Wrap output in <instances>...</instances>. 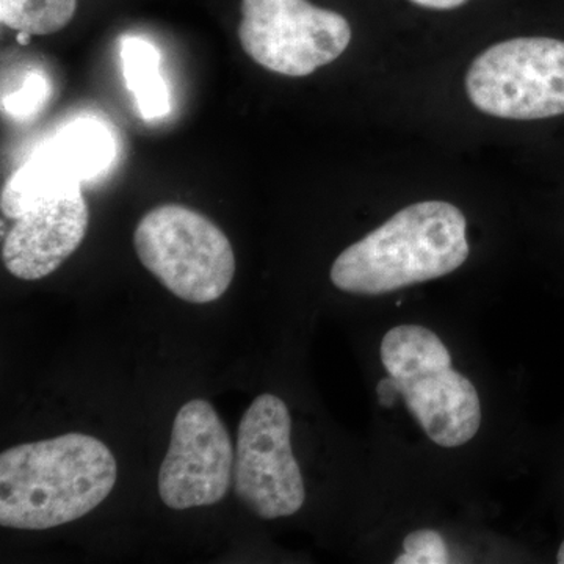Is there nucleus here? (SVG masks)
<instances>
[{
  "instance_id": "9d476101",
  "label": "nucleus",
  "mask_w": 564,
  "mask_h": 564,
  "mask_svg": "<svg viewBox=\"0 0 564 564\" xmlns=\"http://www.w3.org/2000/svg\"><path fill=\"white\" fill-rule=\"evenodd\" d=\"M90 209L82 188L36 203L3 237L7 272L22 281L50 276L87 236Z\"/></svg>"
},
{
  "instance_id": "f8f14e48",
  "label": "nucleus",
  "mask_w": 564,
  "mask_h": 564,
  "mask_svg": "<svg viewBox=\"0 0 564 564\" xmlns=\"http://www.w3.org/2000/svg\"><path fill=\"white\" fill-rule=\"evenodd\" d=\"M77 0H0V21L11 31L52 35L73 21Z\"/></svg>"
},
{
  "instance_id": "20e7f679",
  "label": "nucleus",
  "mask_w": 564,
  "mask_h": 564,
  "mask_svg": "<svg viewBox=\"0 0 564 564\" xmlns=\"http://www.w3.org/2000/svg\"><path fill=\"white\" fill-rule=\"evenodd\" d=\"M133 248L144 269L187 303L217 302L236 274L228 236L209 218L181 204L148 212L133 232Z\"/></svg>"
},
{
  "instance_id": "9b49d317",
  "label": "nucleus",
  "mask_w": 564,
  "mask_h": 564,
  "mask_svg": "<svg viewBox=\"0 0 564 564\" xmlns=\"http://www.w3.org/2000/svg\"><path fill=\"white\" fill-rule=\"evenodd\" d=\"M122 76L135 99L144 120H158L172 110L170 91L161 74V54L158 47L141 36L121 39Z\"/></svg>"
},
{
  "instance_id": "6e6552de",
  "label": "nucleus",
  "mask_w": 564,
  "mask_h": 564,
  "mask_svg": "<svg viewBox=\"0 0 564 564\" xmlns=\"http://www.w3.org/2000/svg\"><path fill=\"white\" fill-rule=\"evenodd\" d=\"M234 455L228 429L209 402L182 404L159 470L162 502L177 511L220 502L231 488Z\"/></svg>"
},
{
  "instance_id": "dca6fc26",
  "label": "nucleus",
  "mask_w": 564,
  "mask_h": 564,
  "mask_svg": "<svg viewBox=\"0 0 564 564\" xmlns=\"http://www.w3.org/2000/svg\"><path fill=\"white\" fill-rule=\"evenodd\" d=\"M32 35H29V33L25 32H18V41L22 44V46H25V44H29V40H31Z\"/></svg>"
},
{
  "instance_id": "f3484780",
  "label": "nucleus",
  "mask_w": 564,
  "mask_h": 564,
  "mask_svg": "<svg viewBox=\"0 0 564 564\" xmlns=\"http://www.w3.org/2000/svg\"><path fill=\"white\" fill-rule=\"evenodd\" d=\"M556 562L560 564H564V541L562 545H560L558 555H556Z\"/></svg>"
},
{
  "instance_id": "0eeeda50",
  "label": "nucleus",
  "mask_w": 564,
  "mask_h": 564,
  "mask_svg": "<svg viewBox=\"0 0 564 564\" xmlns=\"http://www.w3.org/2000/svg\"><path fill=\"white\" fill-rule=\"evenodd\" d=\"M291 436L288 404L273 393L256 397L237 430L234 489L248 510L269 521L299 513L306 499Z\"/></svg>"
},
{
  "instance_id": "f257e3e1",
  "label": "nucleus",
  "mask_w": 564,
  "mask_h": 564,
  "mask_svg": "<svg viewBox=\"0 0 564 564\" xmlns=\"http://www.w3.org/2000/svg\"><path fill=\"white\" fill-rule=\"evenodd\" d=\"M118 466L98 437L66 433L0 455V525L50 530L91 513L113 491Z\"/></svg>"
},
{
  "instance_id": "423d86ee",
  "label": "nucleus",
  "mask_w": 564,
  "mask_h": 564,
  "mask_svg": "<svg viewBox=\"0 0 564 564\" xmlns=\"http://www.w3.org/2000/svg\"><path fill=\"white\" fill-rule=\"evenodd\" d=\"M239 40L262 68L304 77L344 54L351 28L343 14L310 0H242Z\"/></svg>"
},
{
  "instance_id": "4468645a",
  "label": "nucleus",
  "mask_w": 564,
  "mask_h": 564,
  "mask_svg": "<svg viewBox=\"0 0 564 564\" xmlns=\"http://www.w3.org/2000/svg\"><path fill=\"white\" fill-rule=\"evenodd\" d=\"M46 93V79L40 74H31L21 90L10 96H3V110L9 111L13 117H29L43 106Z\"/></svg>"
},
{
  "instance_id": "7ed1b4c3",
  "label": "nucleus",
  "mask_w": 564,
  "mask_h": 564,
  "mask_svg": "<svg viewBox=\"0 0 564 564\" xmlns=\"http://www.w3.org/2000/svg\"><path fill=\"white\" fill-rule=\"evenodd\" d=\"M381 362L389 377L378 384L381 406L402 395L426 436L441 447L473 441L481 425V403L473 381L452 369L451 352L432 329L400 325L386 333Z\"/></svg>"
},
{
  "instance_id": "ddd939ff",
  "label": "nucleus",
  "mask_w": 564,
  "mask_h": 564,
  "mask_svg": "<svg viewBox=\"0 0 564 564\" xmlns=\"http://www.w3.org/2000/svg\"><path fill=\"white\" fill-rule=\"evenodd\" d=\"M448 560L447 545L443 536L433 530H419L408 534L403 541V554L395 560L399 564H445Z\"/></svg>"
},
{
  "instance_id": "2eb2a0df",
  "label": "nucleus",
  "mask_w": 564,
  "mask_h": 564,
  "mask_svg": "<svg viewBox=\"0 0 564 564\" xmlns=\"http://www.w3.org/2000/svg\"><path fill=\"white\" fill-rule=\"evenodd\" d=\"M410 2L415 3V6L423 7V9L454 10L464 6V3L469 2V0H410Z\"/></svg>"
},
{
  "instance_id": "39448f33",
  "label": "nucleus",
  "mask_w": 564,
  "mask_h": 564,
  "mask_svg": "<svg viewBox=\"0 0 564 564\" xmlns=\"http://www.w3.org/2000/svg\"><path fill=\"white\" fill-rule=\"evenodd\" d=\"M470 102L503 120L564 113V41L514 39L481 52L466 74Z\"/></svg>"
},
{
  "instance_id": "1a4fd4ad",
  "label": "nucleus",
  "mask_w": 564,
  "mask_h": 564,
  "mask_svg": "<svg viewBox=\"0 0 564 564\" xmlns=\"http://www.w3.org/2000/svg\"><path fill=\"white\" fill-rule=\"evenodd\" d=\"M115 154L117 144L102 122H70L11 174L0 199L3 215L17 220L36 203L82 188L109 169Z\"/></svg>"
},
{
  "instance_id": "f03ea898",
  "label": "nucleus",
  "mask_w": 564,
  "mask_h": 564,
  "mask_svg": "<svg viewBox=\"0 0 564 564\" xmlns=\"http://www.w3.org/2000/svg\"><path fill=\"white\" fill-rule=\"evenodd\" d=\"M467 221L454 204L415 203L340 252L332 282L355 295H383L454 273L469 258Z\"/></svg>"
}]
</instances>
